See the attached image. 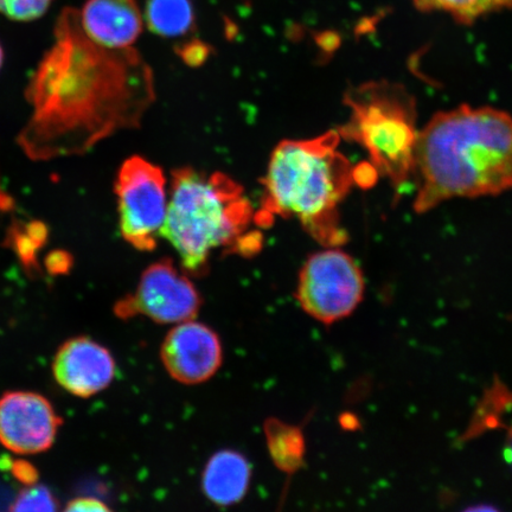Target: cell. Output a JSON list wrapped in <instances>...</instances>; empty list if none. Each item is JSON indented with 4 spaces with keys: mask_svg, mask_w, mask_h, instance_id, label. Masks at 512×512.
Listing matches in <instances>:
<instances>
[{
    "mask_svg": "<svg viewBox=\"0 0 512 512\" xmlns=\"http://www.w3.org/2000/svg\"><path fill=\"white\" fill-rule=\"evenodd\" d=\"M265 433L275 466L288 473L297 471L303 464L305 452L304 437L299 428L270 419L266 422Z\"/></svg>",
    "mask_w": 512,
    "mask_h": 512,
    "instance_id": "cell-14",
    "label": "cell"
},
{
    "mask_svg": "<svg viewBox=\"0 0 512 512\" xmlns=\"http://www.w3.org/2000/svg\"><path fill=\"white\" fill-rule=\"evenodd\" d=\"M363 294L360 267L338 249L313 254L299 275L298 302L306 313L324 324L351 315L362 302Z\"/></svg>",
    "mask_w": 512,
    "mask_h": 512,
    "instance_id": "cell-7",
    "label": "cell"
},
{
    "mask_svg": "<svg viewBox=\"0 0 512 512\" xmlns=\"http://www.w3.org/2000/svg\"><path fill=\"white\" fill-rule=\"evenodd\" d=\"M70 266H72V260L66 253L55 252L47 260L48 271L54 275L67 273Z\"/></svg>",
    "mask_w": 512,
    "mask_h": 512,
    "instance_id": "cell-21",
    "label": "cell"
},
{
    "mask_svg": "<svg viewBox=\"0 0 512 512\" xmlns=\"http://www.w3.org/2000/svg\"><path fill=\"white\" fill-rule=\"evenodd\" d=\"M339 140L338 131H330L313 139L285 140L275 147L255 215L259 228L271 227L275 217H294L325 247L347 242L338 204L354 183H362V169L338 152Z\"/></svg>",
    "mask_w": 512,
    "mask_h": 512,
    "instance_id": "cell-3",
    "label": "cell"
},
{
    "mask_svg": "<svg viewBox=\"0 0 512 512\" xmlns=\"http://www.w3.org/2000/svg\"><path fill=\"white\" fill-rule=\"evenodd\" d=\"M10 470L12 476L25 486L37 484L38 478H40L36 467L27 462V460H15V462L10 464Z\"/></svg>",
    "mask_w": 512,
    "mask_h": 512,
    "instance_id": "cell-19",
    "label": "cell"
},
{
    "mask_svg": "<svg viewBox=\"0 0 512 512\" xmlns=\"http://www.w3.org/2000/svg\"><path fill=\"white\" fill-rule=\"evenodd\" d=\"M251 476V465L242 454L221 451L210 458L204 469L202 488L211 502L232 505L247 494Z\"/></svg>",
    "mask_w": 512,
    "mask_h": 512,
    "instance_id": "cell-13",
    "label": "cell"
},
{
    "mask_svg": "<svg viewBox=\"0 0 512 512\" xmlns=\"http://www.w3.org/2000/svg\"><path fill=\"white\" fill-rule=\"evenodd\" d=\"M208 54V49L206 46H203L202 43L196 42L192 43L191 46L185 48L183 50L182 56L185 61L189 64L191 63H201Z\"/></svg>",
    "mask_w": 512,
    "mask_h": 512,
    "instance_id": "cell-22",
    "label": "cell"
},
{
    "mask_svg": "<svg viewBox=\"0 0 512 512\" xmlns=\"http://www.w3.org/2000/svg\"><path fill=\"white\" fill-rule=\"evenodd\" d=\"M79 16L85 34L107 49L131 48L143 31L136 0H88Z\"/></svg>",
    "mask_w": 512,
    "mask_h": 512,
    "instance_id": "cell-12",
    "label": "cell"
},
{
    "mask_svg": "<svg viewBox=\"0 0 512 512\" xmlns=\"http://www.w3.org/2000/svg\"><path fill=\"white\" fill-rule=\"evenodd\" d=\"M420 11H443L456 21L469 24L491 12L511 9L512 0H411Z\"/></svg>",
    "mask_w": 512,
    "mask_h": 512,
    "instance_id": "cell-16",
    "label": "cell"
},
{
    "mask_svg": "<svg viewBox=\"0 0 512 512\" xmlns=\"http://www.w3.org/2000/svg\"><path fill=\"white\" fill-rule=\"evenodd\" d=\"M54 0H0V14L18 22H29L46 14Z\"/></svg>",
    "mask_w": 512,
    "mask_h": 512,
    "instance_id": "cell-18",
    "label": "cell"
},
{
    "mask_svg": "<svg viewBox=\"0 0 512 512\" xmlns=\"http://www.w3.org/2000/svg\"><path fill=\"white\" fill-rule=\"evenodd\" d=\"M32 108L18 144L32 160L79 155L123 128L136 127L155 99L151 69L132 48L100 47L66 9L55 42L27 89Z\"/></svg>",
    "mask_w": 512,
    "mask_h": 512,
    "instance_id": "cell-1",
    "label": "cell"
},
{
    "mask_svg": "<svg viewBox=\"0 0 512 512\" xmlns=\"http://www.w3.org/2000/svg\"><path fill=\"white\" fill-rule=\"evenodd\" d=\"M59 508L56 498L46 486H27L11 505V511H56Z\"/></svg>",
    "mask_w": 512,
    "mask_h": 512,
    "instance_id": "cell-17",
    "label": "cell"
},
{
    "mask_svg": "<svg viewBox=\"0 0 512 512\" xmlns=\"http://www.w3.org/2000/svg\"><path fill=\"white\" fill-rule=\"evenodd\" d=\"M53 371L64 389L80 398H89L110 386L115 375L111 352L91 338L69 339L57 351Z\"/></svg>",
    "mask_w": 512,
    "mask_h": 512,
    "instance_id": "cell-11",
    "label": "cell"
},
{
    "mask_svg": "<svg viewBox=\"0 0 512 512\" xmlns=\"http://www.w3.org/2000/svg\"><path fill=\"white\" fill-rule=\"evenodd\" d=\"M416 213L453 197L502 194L512 189V118L491 107L460 106L435 114L418 134Z\"/></svg>",
    "mask_w": 512,
    "mask_h": 512,
    "instance_id": "cell-2",
    "label": "cell"
},
{
    "mask_svg": "<svg viewBox=\"0 0 512 512\" xmlns=\"http://www.w3.org/2000/svg\"><path fill=\"white\" fill-rule=\"evenodd\" d=\"M201 304L194 284L165 259L147 268L136 292L121 300L115 313L124 319L143 315L159 324H178L194 319Z\"/></svg>",
    "mask_w": 512,
    "mask_h": 512,
    "instance_id": "cell-8",
    "label": "cell"
},
{
    "mask_svg": "<svg viewBox=\"0 0 512 512\" xmlns=\"http://www.w3.org/2000/svg\"><path fill=\"white\" fill-rule=\"evenodd\" d=\"M62 419L44 396L10 392L0 398V443L18 454H35L53 446Z\"/></svg>",
    "mask_w": 512,
    "mask_h": 512,
    "instance_id": "cell-9",
    "label": "cell"
},
{
    "mask_svg": "<svg viewBox=\"0 0 512 512\" xmlns=\"http://www.w3.org/2000/svg\"><path fill=\"white\" fill-rule=\"evenodd\" d=\"M3 61H4V51H3L2 46H0V68H2V66H3Z\"/></svg>",
    "mask_w": 512,
    "mask_h": 512,
    "instance_id": "cell-24",
    "label": "cell"
},
{
    "mask_svg": "<svg viewBox=\"0 0 512 512\" xmlns=\"http://www.w3.org/2000/svg\"><path fill=\"white\" fill-rule=\"evenodd\" d=\"M145 16L150 30L166 38L183 36L194 25L190 0H149Z\"/></svg>",
    "mask_w": 512,
    "mask_h": 512,
    "instance_id": "cell-15",
    "label": "cell"
},
{
    "mask_svg": "<svg viewBox=\"0 0 512 512\" xmlns=\"http://www.w3.org/2000/svg\"><path fill=\"white\" fill-rule=\"evenodd\" d=\"M504 454L505 458L508 460V463L512 466V428L508 435L507 443H505Z\"/></svg>",
    "mask_w": 512,
    "mask_h": 512,
    "instance_id": "cell-23",
    "label": "cell"
},
{
    "mask_svg": "<svg viewBox=\"0 0 512 512\" xmlns=\"http://www.w3.org/2000/svg\"><path fill=\"white\" fill-rule=\"evenodd\" d=\"M120 230L139 251H152L168 213L163 170L138 156L127 159L118 174Z\"/></svg>",
    "mask_w": 512,
    "mask_h": 512,
    "instance_id": "cell-6",
    "label": "cell"
},
{
    "mask_svg": "<svg viewBox=\"0 0 512 512\" xmlns=\"http://www.w3.org/2000/svg\"><path fill=\"white\" fill-rule=\"evenodd\" d=\"M350 119L339 128L341 138L362 145L377 174L401 188L414 172L416 108L405 88L370 82L345 95Z\"/></svg>",
    "mask_w": 512,
    "mask_h": 512,
    "instance_id": "cell-5",
    "label": "cell"
},
{
    "mask_svg": "<svg viewBox=\"0 0 512 512\" xmlns=\"http://www.w3.org/2000/svg\"><path fill=\"white\" fill-rule=\"evenodd\" d=\"M222 357L216 332L192 319L178 323L162 345L164 367L175 380L185 384L209 380L221 367Z\"/></svg>",
    "mask_w": 512,
    "mask_h": 512,
    "instance_id": "cell-10",
    "label": "cell"
},
{
    "mask_svg": "<svg viewBox=\"0 0 512 512\" xmlns=\"http://www.w3.org/2000/svg\"><path fill=\"white\" fill-rule=\"evenodd\" d=\"M256 210L240 184L222 172L183 168L172 174L170 202L162 233L192 275L208 271L216 249L252 256L262 247Z\"/></svg>",
    "mask_w": 512,
    "mask_h": 512,
    "instance_id": "cell-4",
    "label": "cell"
},
{
    "mask_svg": "<svg viewBox=\"0 0 512 512\" xmlns=\"http://www.w3.org/2000/svg\"><path fill=\"white\" fill-rule=\"evenodd\" d=\"M67 511H108L110 508L99 499L92 497H80L73 499L66 507Z\"/></svg>",
    "mask_w": 512,
    "mask_h": 512,
    "instance_id": "cell-20",
    "label": "cell"
}]
</instances>
